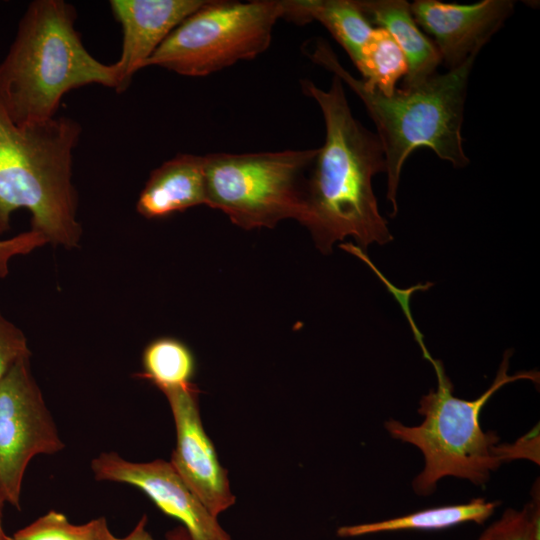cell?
Here are the masks:
<instances>
[{
  "label": "cell",
  "mask_w": 540,
  "mask_h": 540,
  "mask_svg": "<svg viewBox=\"0 0 540 540\" xmlns=\"http://www.w3.org/2000/svg\"><path fill=\"white\" fill-rule=\"evenodd\" d=\"M408 322L424 358L432 364L437 387L420 400L418 413L424 418L420 425L407 426L390 419L384 427L391 437L414 445L423 454L424 467L412 483L417 495L432 494L437 482L446 476L483 485L502 463L495 453L499 436L495 431L482 430L481 410L501 387L517 380L539 383V373L531 370L509 375L512 350H506L493 383L481 396L474 400L455 397L442 362L432 358L426 349L415 321Z\"/></svg>",
  "instance_id": "5"
},
{
  "label": "cell",
  "mask_w": 540,
  "mask_h": 540,
  "mask_svg": "<svg viewBox=\"0 0 540 540\" xmlns=\"http://www.w3.org/2000/svg\"><path fill=\"white\" fill-rule=\"evenodd\" d=\"M140 378L148 380L161 392L192 383L196 361L183 341L169 336L149 342L142 353Z\"/></svg>",
  "instance_id": "17"
},
{
  "label": "cell",
  "mask_w": 540,
  "mask_h": 540,
  "mask_svg": "<svg viewBox=\"0 0 540 540\" xmlns=\"http://www.w3.org/2000/svg\"><path fill=\"white\" fill-rule=\"evenodd\" d=\"M357 69L369 87L390 96L396 91L397 81L405 77L408 65L405 55L388 31L377 27L363 48Z\"/></svg>",
  "instance_id": "18"
},
{
  "label": "cell",
  "mask_w": 540,
  "mask_h": 540,
  "mask_svg": "<svg viewBox=\"0 0 540 540\" xmlns=\"http://www.w3.org/2000/svg\"><path fill=\"white\" fill-rule=\"evenodd\" d=\"M47 243L40 232L32 229L8 239H0V278L8 275L9 262L13 257L27 255Z\"/></svg>",
  "instance_id": "22"
},
{
  "label": "cell",
  "mask_w": 540,
  "mask_h": 540,
  "mask_svg": "<svg viewBox=\"0 0 540 540\" xmlns=\"http://www.w3.org/2000/svg\"><path fill=\"white\" fill-rule=\"evenodd\" d=\"M96 480L132 485L143 491L165 514L179 520L190 540H231L170 462H131L104 452L91 462Z\"/></svg>",
  "instance_id": "10"
},
{
  "label": "cell",
  "mask_w": 540,
  "mask_h": 540,
  "mask_svg": "<svg viewBox=\"0 0 540 540\" xmlns=\"http://www.w3.org/2000/svg\"><path fill=\"white\" fill-rule=\"evenodd\" d=\"M370 23L385 29L407 60L403 89L423 84L436 74L441 62L436 46L419 30L410 3L404 0H355Z\"/></svg>",
  "instance_id": "14"
},
{
  "label": "cell",
  "mask_w": 540,
  "mask_h": 540,
  "mask_svg": "<svg viewBox=\"0 0 540 540\" xmlns=\"http://www.w3.org/2000/svg\"><path fill=\"white\" fill-rule=\"evenodd\" d=\"M64 448L30 356L17 361L0 381V495L20 509L22 481L33 457Z\"/></svg>",
  "instance_id": "8"
},
{
  "label": "cell",
  "mask_w": 540,
  "mask_h": 540,
  "mask_svg": "<svg viewBox=\"0 0 540 540\" xmlns=\"http://www.w3.org/2000/svg\"><path fill=\"white\" fill-rule=\"evenodd\" d=\"M477 540H540L531 523L526 506L521 510L506 509Z\"/></svg>",
  "instance_id": "20"
},
{
  "label": "cell",
  "mask_w": 540,
  "mask_h": 540,
  "mask_svg": "<svg viewBox=\"0 0 540 540\" xmlns=\"http://www.w3.org/2000/svg\"><path fill=\"white\" fill-rule=\"evenodd\" d=\"M282 0L205 1L145 63L189 77L208 76L256 58L271 44Z\"/></svg>",
  "instance_id": "7"
},
{
  "label": "cell",
  "mask_w": 540,
  "mask_h": 540,
  "mask_svg": "<svg viewBox=\"0 0 540 540\" xmlns=\"http://www.w3.org/2000/svg\"><path fill=\"white\" fill-rule=\"evenodd\" d=\"M498 505L495 501L475 498L463 504L429 508L386 520L343 526L337 530V534L340 537H357L405 530H442L467 522L482 524L493 515Z\"/></svg>",
  "instance_id": "16"
},
{
  "label": "cell",
  "mask_w": 540,
  "mask_h": 540,
  "mask_svg": "<svg viewBox=\"0 0 540 540\" xmlns=\"http://www.w3.org/2000/svg\"><path fill=\"white\" fill-rule=\"evenodd\" d=\"M284 16L297 24L320 22L343 47L356 68L373 32L355 0H282Z\"/></svg>",
  "instance_id": "15"
},
{
  "label": "cell",
  "mask_w": 540,
  "mask_h": 540,
  "mask_svg": "<svg viewBox=\"0 0 540 540\" xmlns=\"http://www.w3.org/2000/svg\"><path fill=\"white\" fill-rule=\"evenodd\" d=\"M200 205H206L204 156L178 154L150 173L136 209L141 216L156 219Z\"/></svg>",
  "instance_id": "13"
},
{
  "label": "cell",
  "mask_w": 540,
  "mask_h": 540,
  "mask_svg": "<svg viewBox=\"0 0 540 540\" xmlns=\"http://www.w3.org/2000/svg\"><path fill=\"white\" fill-rule=\"evenodd\" d=\"M4 503H5V501L2 498V496L0 495V540H9L10 536H8L5 533L4 528H3V524H2V509H3Z\"/></svg>",
  "instance_id": "25"
},
{
  "label": "cell",
  "mask_w": 540,
  "mask_h": 540,
  "mask_svg": "<svg viewBox=\"0 0 540 540\" xmlns=\"http://www.w3.org/2000/svg\"><path fill=\"white\" fill-rule=\"evenodd\" d=\"M80 124L67 116L20 126L0 102V235L18 209L31 214V229L54 246L76 248L82 236L78 194L72 181Z\"/></svg>",
  "instance_id": "4"
},
{
  "label": "cell",
  "mask_w": 540,
  "mask_h": 540,
  "mask_svg": "<svg viewBox=\"0 0 540 540\" xmlns=\"http://www.w3.org/2000/svg\"><path fill=\"white\" fill-rule=\"evenodd\" d=\"M317 148L204 155L206 206L245 230L273 228L304 213V189Z\"/></svg>",
  "instance_id": "6"
},
{
  "label": "cell",
  "mask_w": 540,
  "mask_h": 540,
  "mask_svg": "<svg viewBox=\"0 0 540 540\" xmlns=\"http://www.w3.org/2000/svg\"><path fill=\"white\" fill-rule=\"evenodd\" d=\"M495 453L501 463L525 458L539 464V431L538 425L513 444H497Z\"/></svg>",
  "instance_id": "23"
},
{
  "label": "cell",
  "mask_w": 540,
  "mask_h": 540,
  "mask_svg": "<svg viewBox=\"0 0 540 540\" xmlns=\"http://www.w3.org/2000/svg\"><path fill=\"white\" fill-rule=\"evenodd\" d=\"M205 0H111V11L122 28L121 54L114 64L117 92H124L134 74L169 34Z\"/></svg>",
  "instance_id": "12"
},
{
  "label": "cell",
  "mask_w": 540,
  "mask_h": 540,
  "mask_svg": "<svg viewBox=\"0 0 540 540\" xmlns=\"http://www.w3.org/2000/svg\"><path fill=\"white\" fill-rule=\"evenodd\" d=\"M176 428V447L171 465L186 485L215 517L235 502L216 450L203 428L199 409V389L188 385L162 391Z\"/></svg>",
  "instance_id": "9"
},
{
  "label": "cell",
  "mask_w": 540,
  "mask_h": 540,
  "mask_svg": "<svg viewBox=\"0 0 540 540\" xmlns=\"http://www.w3.org/2000/svg\"><path fill=\"white\" fill-rule=\"evenodd\" d=\"M31 356L23 331L0 311V381L24 357Z\"/></svg>",
  "instance_id": "21"
},
{
  "label": "cell",
  "mask_w": 540,
  "mask_h": 540,
  "mask_svg": "<svg viewBox=\"0 0 540 540\" xmlns=\"http://www.w3.org/2000/svg\"><path fill=\"white\" fill-rule=\"evenodd\" d=\"M301 89L322 112L325 139L306 177L300 224L323 254L346 237L364 252L371 244L390 242L393 237L372 187L373 177L385 172L378 136L353 116L338 76L333 75L328 90L309 79L301 80Z\"/></svg>",
  "instance_id": "1"
},
{
  "label": "cell",
  "mask_w": 540,
  "mask_h": 540,
  "mask_svg": "<svg viewBox=\"0 0 540 540\" xmlns=\"http://www.w3.org/2000/svg\"><path fill=\"white\" fill-rule=\"evenodd\" d=\"M9 540H13V538L10 536V539Z\"/></svg>",
  "instance_id": "26"
},
{
  "label": "cell",
  "mask_w": 540,
  "mask_h": 540,
  "mask_svg": "<svg viewBox=\"0 0 540 540\" xmlns=\"http://www.w3.org/2000/svg\"><path fill=\"white\" fill-rule=\"evenodd\" d=\"M303 51L311 61L338 76L354 91L374 122L385 156L391 215L398 211L397 190L403 165L415 149L427 147L455 168L468 165L461 129L468 79L479 53L417 87L385 96L352 76L324 39L309 40Z\"/></svg>",
  "instance_id": "2"
},
{
  "label": "cell",
  "mask_w": 540,
  "mask_h": 540,
  "mask_svg": "<svg viewBox=\"0 0 540 540\" xmlns=\"http://www.w3.org/2000/svg\"><path fill=\"white\" fill-rule=\"evenodd\" d=\"M147 517L144 515L136 524L134 529L125 537L118 538L115 537L110 529L108 528L101 540H155L151 534L146 530ZM167 540H190V537L186 529L179 528L172 531L167 536Z\"/></svg>",
  "instance_id": "24"
},
{
  "label": "cell",
  "mask_w": 540,
  "mask_h": 540,
  "mask_svg": "<svg viewBox=\"0 0 540 540\" xmlns=\"http://www.w3.org/2000/svg\"><path fill=\"white\" fill-rule=\"evenodd\" d=\"M108 528L104 517L73 524L64 514L50 510L11 537L13 540H101Z\"/></svg>",
  "instance_id": "19"
},
{
  "label": "cell",
  "mask_w": 540,
  "mask_h": 540,
  "mask_svg": "<svg viewBox=\"0 0 540 540\" xmlns=\"http://www.w3.org/2000/svg\"><path fill=\"white\" fill-rule=\"evenodd\" d=\"M511 0H483L462 5L437 0H416L412 16L434 37L435 46L448 69L463 64L502 27L514 10Z\"/></svg>",
  "instance_id": "11"
},
{
  "label": "cell",
  "mask_w": 540,
  "mask_h": 540,
  "mask_svg": "<svg viewBox=\"0 0 540 540\" xmlns=\"http://www.w3.org/2000/svg\"><path fill=\"white\" fill-rule=\"evenodd\" d=\"M76 10L63 0L32 1L0 63V102L20 126L56 117L73 89L97 84L117 90L115 64L85 48L75 28Z\"/></svg>",
  "instance_id": "3"
}]
</instances>
